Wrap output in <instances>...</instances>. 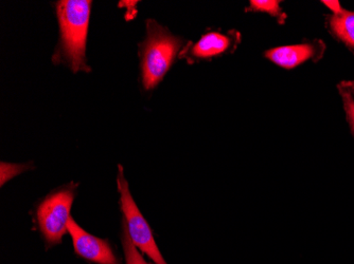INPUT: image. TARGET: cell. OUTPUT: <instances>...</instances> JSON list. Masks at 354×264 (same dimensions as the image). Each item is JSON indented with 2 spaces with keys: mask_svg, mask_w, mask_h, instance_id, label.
Returning <instances> with one entry per match:
<instances>
[{
  "mask_svg": "<svg viewBox=\"0 0 354 264\" xmlns=\"http://www.w3.org/2000/svg\"><path fill=\"white\" fill-rule=\"evenodd\" d=\"M91 3L89 0H62L57 3L61 39L53 61L66 63L73 72L91 70L86 63V41Z\"/></svg>",
  "mask_w": 354,
  "mask_h": 264,
  "instance_id": "1",
  "label": "cell"
},
{
  "mask_svg": "<svg viewBox=\"0 0 354 264\" xmlns=\"http://www.w3.org/2000/svg\"><path fill=\"white\" fill-rule=\"evenodd\" d=\"M147 32L146 41L141 45V81L146 90H152L162 83L186 47V41L153 19L147 21Z\"/></svg>",
  "mask_w": 354,
  "mask_h": 264,
  "instance_id": "2",
  "label": "cell"
},
{
  "mask_svg": "<svg viewBox=\"0 0 354 264\" xmlns=\"http://www.w3.org/2000/svg\"><path fill=\"white\" fill-rule=\"evenodd\" d=\"M75 190L77 185L71 182L48 194L37 207V224L48 246L61 243L63 236L68 233Z\"/></svg>",
  "mask_w": 354,
  "mask_h": 264,
  "instance_id": "3",
  "label": "cell"
},
{
  "mask_svg": "<svg viewBox=\"0 0 354 264\" xmlns=\"http://www.w3.org/2000/svg\"><path fill=\"white\" fill-rule=\"evenodd\" d=\"M118 168L117 185L120 194L121 210L124 218V228L127 234L133 243L137 246V249L146 254L155 264H168L159 251L150 225L133 199L127 179L123 176L122 166L119 165Z\"/></svg>",
  "mask_w": 354,
  "mask_h": 264,
  "instance_id": "4",
  "label": "cell"
},
{
  "mask_svg": "<svg viewBox=\"0 0 354 264\" xmlns=\"http://www.w3.org/2000/svg\"><path fill=\"white\" fill-rule=\"evenodd\" d=\"M241 41L239 32L232 30L227 33L210 31L203 35L194 43H188L180 53V59H186L190 63L209 61L228 52H234Z\"/></svg>",
  "mask_w": 354,
  "mask_h": 264,
  "instance_id": "5",
  "label": "cell"
},
{
  "mask_svg": "<svg viewBox=\"0 0 354 264\" xmlns=\"http://www.w3.org/2000/svg\"><path fill=\"white\" fill-rule=\"evenodd\" d=\"M68 233L73 239L75 253L79 257L97 264H121L107 240L87 233L73 217L69 220Z\"/></svg>",
  "mask_w": 354,
  "mask_h": 264,
  "instance_id": "6",
  "label": "cell"
},
{
  "mask_svg": "<svg viewBox=\"0 0 354 264\" xmlns=\"http://www.w3.org/2000/svg\"><path fill=\"white\" fill-rule=\"evenodd\" d=\"M325 49L323 41H315L309 43L272 48L264 53V57L281 68L292 70L307 61H317L323 57Z\"/></svg>",
  "mask_w": 354,
  "mask_h": 264,
  "instance_id": "7",
  "label": "cell"
},
{
  "mask_svg": "<svg viewBox=\"0 0 354 264\" xmlns=\"http://www.w3.org/2000/svg\"><path fill=\"white\" fill-rule=\"evenodd\" d=\"M328 31L354 53V12L343 10L327 17Z\"/></svg>",
  "mask_w": 354,
  "mask_h": 264,
  "instance_id": "8",
  "label": "cell"
},
{
  "mask_svg": "<svg viewBox=\"0 0 354 264\" xmlns=\"http://www.w3.org/2000/svg\"><path fill=\"white\" fill-rule=\"evenodd\" d=\"M246 11L270 14L277 19L280 25H283L288 19V15L280 8V1L277 0H252Z\"/></svg>",
  "mask_w": 354,
  "mask_h": 264,
  "instance_id": "9",
  "label": "cell"
},
{
  "mask_svg": "<svg viewBox=\"0 0 354 264\" xmlns=\"http://www.w3.org/2000/svg\"><path fill=\"white\" fill-rule=\"evenodd\" d=\"M122 246L124 252L125 264H152L146 261L143 256L139 253L137 246L133 243L127 230H123Z\"/></svg>",
  "mask_w": 354,
  "mask_h": 264,
  "instance_id": "10",
  "label": "cell"
},
{
  "mask_svg": "<svg viewBox=\"0 0 354 264\" xmlns=\"http://www.w3.org/2000/svg\"><path fill=\"white\" fill-rule=\"evenodd\" d=\"M339 94L343 99L344 110L346 113L348 124L354 136V97L351 91L342 83L339 85Z\"/></svg>",
  "mask_w": 354,
  "mask_h": 264,
  "instance_id": "11",
  "label": "cell"
},
{
  "mask_svg": "<svg viewBox=\"0 0 354 264\" xmlns=\"http://www.w3.org/2000/svg\"><path fill=\"white\" fill-rule=\"evenodd\" d=\"M322 3L326 6V7L329 8V10H331L333 12V14H339L343 11V8H342L341 3L339 1H333V0H329V1H322Z\"/></svg>",
  "mask_w": 354,
  "mask_h": 264,
  "instance_id": "12",
  "label": "cell"
},
{
  "mask_svg": "<svg viewBox=\"0 0 354 264\" xmlns=\"http://www.w3.org/2000/svg\"><path fill=\"white\" fill-rule=\"evenodd\" d=\"M343 84L351 91L352 95L354 97V81H343Z\"/></svg>",
  "mask_w": 354,
  "mask_h": 264,
  "instance_id": "13",
  "label": "cell"
}]
</instances>
